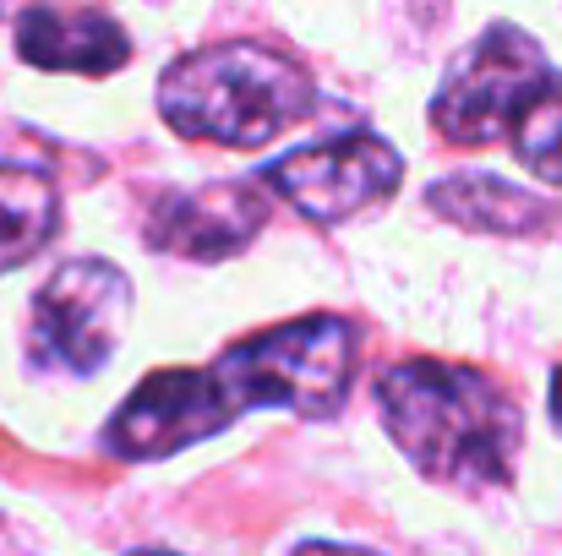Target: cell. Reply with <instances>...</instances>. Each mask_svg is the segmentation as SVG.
<instances>
[{
  "label": "cell",
  "instance_id": "cell-1",
  "mask_svg": "<svg viewBox=\"0 0 562 556\" xmlns=\"http://www.w3.org/2000/svg\"><path fill=\"white\" fill-rule=\"evenodd\" d=\"M376 409L398 453L442 486H503L525 415L503 382L459 361H398L376 382Z\"/></svg>",
  "mask_w": 562,
  "mask_h": 556
},
{
  "label": "cell",
  "instance_id": "cell-2",
  "mask_svg": "<svg viewBox=\"0 0 562 556\" xmlns=\"http://www.w3.org/2000/svg\"><path fill=\"white\" fill-rule=\"evenodd\" d=\"M312 71L257 38L202 44L159 77V115L181 132L218 148H262L312 115Z\"/></svg>",
  "mask_w": 562,
  "mask_h": 556
},
{
  "label": "cell",
  "instance_id": "cell-3",
  "mask_svg": "<svg viewBox=\"0 0 562 556\" xmlns=\"http://www.w3.org/2000/svg\"><path fill=\"white\" fill-rule=\"evenodd\" d=\"M361 361V333L345 317H295L279 328H262L224 350L213 361V376L235 398V409H290L306 420H328Z\"/></svg>",
  "mask_w": 562,
  "mask_h": 556
},
{
  "label": "cell",
  "instance_id": "cell-4",
  "mask_svg": "<svg viewBox=\"0 0 562 556\" xmlns=\"http://www.w3.org/2000/svg\"><path fill=\"white\" fill-rule=\"evenodd\" d=\"M547 82H552V60L541 55V44L514 22H492L448 66V77L431 99V126L464 148L503 143V137H514L519 115L530 110V99Z\"/></svg>",
  "mask_w": 562,
  "mask_h": 556
},
{
  "label": "cell",
  "instance_id": "cell-5",
  "mask_svg": "<svg viewBox=\"0 0 562 556\" xmlns=\"http://www.w3.org/2000/svg\"><path fill=\"white\" fill-rule=\"evenodd\" d=\"M132 328V279L104 257H77L33 295L27 355L55 376H93L110 366Z\"/></svg>",
  "mask_w": 562,
  "mask_h": 556
},
{
  "label": "cell",
  "instance_id": "cell-6",
  "mask_svg": "<svg viewBox=\"0 0 562 556\" xmlns=\"http://www.w3.org/2000/svg\"><path fill=\"white\" fill-rule=\"evenodd\" d=\"M398 181H404V159L372 132H345V137L295 148L262 170V185L312 224H350L382 207L398 191Z\"/></svg>",
  "mask_w": 562,
  "mask_h": 556
},
{
  "label": "cell",
  "instance_id": "cell-7",
  "mask_svg": "<svg viewBox=\"0 0 562 556\" xmlns=\"http://www.w3.org/2000/svg\"><path fill=\"white\" fill-rule=\"evenodd\" d=\"M235 420H240V409L224 393V382L213 376V366H170L132 387V398L104 425V453H115L126 464H154V458L187 453L196 442L229 431Z\"/></svg>",
  "mask_w": 562,
  "mask_h": 556
},
{
  "label": "cell",
  "instance_id": "cell-8",
  "mask_svg": "<svg viewBox=\"0 0 562 556\" xmlns=\"http://www.w3.org/2000/svg\"><path fill=\"white\" fill-rule=\"evenodd\" d=\"M268 224V191L251 181H213L187 185L154 202L148 213V246L165 257H187V262H224L235 251H246V240H257Z\"/></svg>",
  "mask_w": 562,
  "mask_h": 556
},
{
  "label": "cell",
  "instance_id": "cell-9",
  "mask_svg": "<svg viewBox=\"0 0 562 556\" xmlns=\"http://www.w3.org/2000/svg\"><path fill=\"white\" fill-rule=\"evenodd\" d=\"M16 55L38 71L110 77L132 60V38L110 11L88 5H27L16 16Z\"/></svg>",
  "mask_w": 562,
  "mask_h": 556
},
{
  "label": "cell",
  "instance_id": "cell-10",
  "mask_svg": "<svg viewBox=\"0 0 562 556\" xmlns=\"http://www.w3.org/2000/svg\"><path fill=\"white\" fill-rule=\"evenodd\" d=\"M426 207L437 218H453V224L481 229V235H536L558 218V207L541 191L508 185L497 175H448L426 191Z\"/></svg>",
  "mask_w": 562,
  "mask_h": 556
},
{
  "label": "cell",
  "instance_id": "cell-11",
  "mask_svg": "<svg viewBox=\"0 0 562 556\" xmlns=\"http://www.w3.org/2000/svg\"><path fill=\"white\" fill-rule=\"evenodd\" d=\"M60 229V196L27 164H0V273L33 262Z\"/></svg>",
  "mask_w": 562,
  "mask_h": 556
},
{
  "label": "cell",
  "instance_id": "cell-12",
  "mask_svg": "<svg viewBox=\"0 0 562 556\" xmlns=\"http://www.w3.org/2000/svg\"><path fill=\"white\" fill-rule=\"evenodd\" d=\"M514 154L530 175L562 185V77L552 71V82L530 99V110L514 126Z\"/></svg>",
  "mask_w": 562,
  "mask_h": 556
},
{
  "label": "cell",
  "instance_id": "cell-13",
  "mask_svg": "<svg viewBox=\"0 0 562 556\" xmlns=\"http://www.w3.org/2000/svg\"><path fill=\"white\" fill-rule=\"evenodd\" d=\"M295 556H382V552H367V546H339V541H306V546H295Z\"/></svg>",
  "mask_w": 562,
  "mask_h": 556
},
{
  "label": "cell",
  "instance_id": "cell-14",
  "mask_svg": "<svg viewBox=\"0 0 562 556\" xmlns=\"http://www.w3.org/2000/svg\"><path fill=\"white\" fill-rule=\"evenodd\" d=\"M547 409H552V425L562 431V366L552 371V393H547Z\"/></svg>",
  "mask_w": 562,
  "mask_h": 556
},
{
  "label": "cell",
  "instance_id": "cell-15",
  "mask_svg": "<svg viewBox=\"0 0 562 556\" xmlns=\"http://www.w3.org/2000/svg\"><path fill=\"white\" fill-rule=\"evenodd\" d=\"M132 556H176V552H132Z\"/></svg>",
  "mask_w": 562,
  "mask_h": 556
}]
</instances>
